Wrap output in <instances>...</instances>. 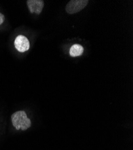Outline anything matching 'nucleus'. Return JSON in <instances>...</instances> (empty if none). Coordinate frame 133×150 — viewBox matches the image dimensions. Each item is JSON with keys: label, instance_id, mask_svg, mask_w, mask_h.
Segmentation results:
<instances>
[{"label": "nucleus", "instance_id": "nucleus-1", "mask_svg": "<svg viewBox=\"0 0 133 150\" xmlns=\"http://www.w3.org/2000/svg\"><path fill=\"white\" fill-rule=\"evenodd\" d=\"M13 126L16 130H26L31 126V121L28 118L26 112L23 110L17 111L11 115Z\"/></svg>", "mask_w": 133, "mask_h": 150}, {"label": "nucleus", "instance_id": "nucleus-2", "mask_svg": "<svg viewBox=\"0 0 133 150\" xmlns=\"http://www.w3.org/2000/svg\"><path fill=\"white\" fill-rule=\"evenodd\" d=\"M88 3V0H71L65 7L66 11L70 15L77 13L85 8Z\"/></svg>", "mask_w": 133, "mask_h": 150}, {"label": "nucleus", "instance_id": "nucleus-3", "mask_svg": "<svg viewBox=\"0 0 133 150\" xmlns=\"http://www.w3.org/2000/svg\"><path fill=\"white\" fill-rule=\"evenodd\" d=\"M15 47L20 52L28 51L30 48V42L26 37L23 35H19L15 39Z\"/></svg>", "mask_w": 133, "mask_h": 150}, {"label": "nucleus", "instance_id": "nucleus-4", "mask_svg": "<svg viewBox=\"0 0 133 150\" xmlns=\"http://www.w3.org/2000/svg\"><path fill=\"white\" fill-rule=\"evenodd\" d=\"M27 5L31 13L40 15L44 8V2L42 0H28Z\"/></svg>", "mask_w": 133, "mask_h": 150}, {"label": "nucleus", "instance_id": "nucleus-5", "mask_svg": "<svg viewBox=\"0 0 133 150\" xmlns=\"http://www.w3.org/2000/svg\"><path fill=\"white\" fill-rule=\"evenodd\" d=\"M84 52V47L79 44L72 45L69 50V55L72 57H77L82 55Z\"/></svg>", "mask_w": 133, "mask_h": 150}, {"label": "nucleus", "instance_id": "nucleus-6", "mask_svg": "<svg viewBox=\"0 0 133 150\" xmlns=\"http://www.w3.org/2000/svg\"><path fill=\"white\" fill-rule=\"evenodd\" d=\"M4 20H5L4 15L0 13V25H1V24H3V23L4 22Z\"/></svg>", "mask_w": 133, "mask_h": 150}]
</instances>
